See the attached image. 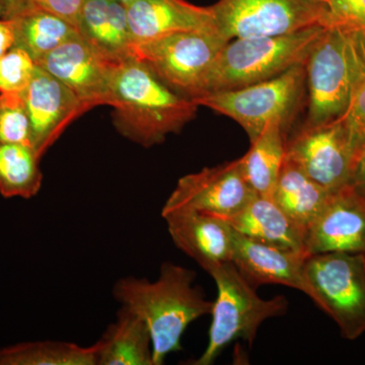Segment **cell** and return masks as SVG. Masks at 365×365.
I'll list each match as a JSON object with an SVG mask.
<instances>
[{
  "label": "cell",
  "mask_w": 365,
  "mask_h": 365,
  "mask_svg": "<svg viewBox=\"0 0 365 365\" xmlns=\"http://www.w3.org/2000/svg\"><path fill=\"white\" fill-rule=\"evenodd\" d=\"M195 278L193 270L165 262L153 282L128 276L113 287L114 299L148 326L153 365L163 364L168 355L182 350V336L190 324L211 314L213 302L195 285Z\"/></svg>",
  "instance_id": "6da1fadb"
},
{
  "label": "cell",
  "mask_w": 365,
  "mask_h": 365,
  "mask_svg": "<svg viewBox=\"0 0 365 365\" xmlns=\"http://www.w3.org/2000/svg\"><path fill=\"white\" fill-rule=\"evenodd\" d=\"M110 106L119 133L143 148L162 143L169 134L181 131L199 107L134 56L117 67Z\"/></svg>",
  "instance_id": "7a4b0ae2"
},
{
  "label": "cell",
  "mask_w": 365,
  "mask_h": 365,
  "mask_svg": "<svg viewBox=\"0 0 365 365\" xmlns=\"http://www.w3.org/2000/svg\"><path fill=\"white\" fill-rule=\"evenodd\" d=\"M307 123L339 119L365 81V36L338 25L326 26L307 57Z\"/></svg>",
  "instance_id": "3957f363"
},
{
  "label": "cell",
  "mask_w": 365,
  "mask_h": 365,
  "mask_svg": "<svg viewBox=\"0 0 365 365\" xmlns=\"http://www.w3.org/2000/svg\"><path fill=\"white\" fill-rule=\"evenodd\" d=\"M326 26H314L275 37L230 41L209 67L193 98L255 85L280 76L292 67L304 66Z\"/></svg>",
  "instance_id": "277c9868"
},
{
  "label": "cell",
  "mask_w": 365,
  "mask_h": 365,
  "mask_svg": "<svg viewBox=\"0 0 365 365\" xmlns=\"http://www.w3.org/2000/svg\"><path fill=\"white\" fill-rule=\"evenodd\" d=\"M208 274L215 281L217 297L211 309L207 346L199 359L188 362L192 365L212 364L235 340L244 339L253 344L262 324L285 314L288 307L282 295L261 299L257 288L245 279L232 261L215 266Z\"/></svg>",
  "instance_id": "5b68a950"
},
{
  "label": "cell",
  "mask_w": 365,
  "mask_h": 365,
  "mask_svg": "<svg viewBox=\"0 0 365 365\" xmlns=\"http://www.w3.org/2000/svg\"><path fill=\"white\" fill-rule=\"evenodd\" d=\"M309 297L339 327L344 339L365 333V256L322 253L307 257Z\"/></svg>",
  "instance_id": "8992f818"
},
{
  "label": "cell",
  "mask_w": 365,
  "mask_h": 365,
  "mask_svg": "<svg viewBox=\"0 0 365 365\" xmlns=\"http://www.w3.org/2000/svg\"><path fill=\"white\" fill-rule=\"evenodd\" d=\"M306 81V67L297 66L275 78L237 90L216 91L193 98L237 122L254 141L270 122L285 125Z\"/></svg>",
  "instance_id": "52a82bcc"
},
{
  "label": "cell",
  "mask_w": 365,
  "mask_h": 365,
  "mask_svg": "<svg viewBox=\"0 0 365 365\" xmlns=\"http://www.w3.org/2000/svg\"><path fill=\"white\" fill-rule=\"evenodd\" d=\"M210 9L216 30L228 42L330 25L328 6L319 0H220Z\"/></svg>",
  "instance_id": "ba28073f"
},
{
  "label": "cell",
  "mask_w": 365,
  "mask_h": 365,
  "mask_svg": "<svg viewBox=\"0 0 365 365\" xmlns=\"http://www.w3.org/2000/svg\"><path fill=\"white\" fill-rule=\"evenodd\" d=\"M227 43L218 32H177L132 45L131 53L165 85L193 98Z\"/></svg>",
  "instance_id": "9c48e42d"
},
{
  "label": "cell",
  "mask_w": 365,
  "mask_h": 365,
  "mask_svg": "<svg viewBox=\"0 0 365 365\" xmlns=\"http://www.w3.org/2000/svg\"><path fill=\"white\" fill-rule=\"evenodd\" d=\"M285 158L332 192L351 184L357 165L340 118L328 123L304 125L285 143Z\"/></svg>",
  "instance_id": "30bf717a"
},
{
  "label": "cell",
  "mask_w": 365,
  "mask_h": 365,
  "mask_svg": "<svg viewBox=\"0 0 365 365\" xmlns=\"http://www.w3.org/2000/svg\"><path fill=\"white\" fill-rule=\"evenodd\" d=\"M255 194L239 158L182 177L163 206L162 215L195 210L227 217L245 207Z\"/></svg>",
  "instance_id": "8fae6325"
},
{
  "label": "cell",
  "mask_w": 365,
  "mask_h": 365,
  "mask_svg": "<svg viewBox=\"0 0 365 365\" xmlns=\"http://www.w3.org/2000/svg\"><path fill=\"white\" fill-rule=\"evenodd\" d=\"M37 66L73 91L90 109L111 105L113 81L119 63L101 54L81 36L58 46Z\"/></svg>",
  "instance_id": "7c38bea8"
},
{
  "label": "cell",
  "mask_w": 365,
  "mask_h": 365,
  "mask_svg": "<svg viewBox=\"0 0 365 365\" xmlns=\"http://www.w3.org/2000/svg\"><path fill=\"white\" fill-rule=\"evenodd\" d=\"M23 93L31 141L41 158L74 120L91 110L73 91L38 66Z\"/></svg>",
  "instance_id": "4fadbf2b"
},
{
  "label": "cell",
  "mask_w": 365,
  "mask_h": 365,
  "mask_svg": "<svg viewBox=\"0 0 365 365\" xmlns=\"http://www.w3.org/2000/svg\"><path fill=\"white\" fill-rule=\"evenodd\" d=\"M365 256V197L352 186L334 192L307 230V256L322 253Z\"/></svg>",
  "instance_id": "5bb4252c"
},
{
  "label": "cell",
  "mask_w": 365,
  "mask_h": 365,
  "mask_svg": "<svg viewBox=\"0 0 365 365\" xmlns=\"http://www.w3.org/2000/svg\"><path fill=\"white\" fill-rule=\"evenodd\" d=\"M178 249L209 272L232 261L234 228L222 218L195 210H177L162 215Z\"/></svg>",
  "instance_id": "9a60e30c"
},
{
  "label": "cell",
  "mask_w": 365,
  "mask_h": 365,
  "mask_svg": "<svg viewBox=\"0 0 365 365\" xmlns=\"http://www.w3.org/2000/svg\"><path fill=\"white\" fill-rule=\"evenodd\" d=\"M307 258L299 252L255 241L235 230L232 262L255 288L263 284L285 285L309 297L304 275Z\"/></svg>",
  "instance_id": "2e32d148"
},
{
  "label": "cell",
  "mask_w": 365,
  "mask_h": 365,
  "mask_svg": "<svg viewBox=\"0 0 365 365\" xmlns=\"http://www.w3.org/2000/svg\"><path fill=\"white\" fill-rule=\"evenodd\" d=\"M132 45L177 32H217L210 7L186 0H135L126 6Z\"/></svg>",
  "instance_id": "e0dca14e"
},
{
  "label": "cell",
  "mask_w": 365,
  "mask_h": 365,
  "mask_svg": "<svg viewBox=\"0 0 365 365\" xmlns=\"http://www.w3.org/2000/svg\"><path fill=\"white\" fill-rule=\"evenodd\" d=\"M220 218L245 237L307 256V230L289 217L272 197L255 194L241 210Z\"/></svg>",
  "instance_id": "ac0fdd59"
},
{
  "label": "cell",
  "mask_w": 365,
  "mask_h": 365,
  "mask_svg": "<svg viewBox=\"0 0 365 365\" xmlns=\"http://www.w3.org/2000/svg\"><path fill=\"white\" fill-rule=\"evenodd\" d=\"M79 36L112 61L132 56L126 6L111 0H85L78 21Z\"/></svg>",
  "instance_id": "d6986e66"
},
{
  "label": "cell",
  "mask_w": 365,
  "mask_h": 365,
  "mask_svg": "<svg viewBox=\"0 0 365 365\" xmlns=\"http://www.w3.org/2000/svg\"><path fill=\"white\" fill-rule=\"evenodd\" d=\"M97 343V365H153L148 326L124 307H120L116 321L108 326Z\"/></svg>",
  "instance_id": "ffe728a7"
},
{
  "label": "cell",
  "mask_w": 365,
  "mask_h": 365,
  "mask_svg": "<svg viewBox=\"0 0 365 365\" xmlns=\"http://www.w3.org/2000/svg\"><path fill=\"white\" fill-rule=\"evenodd\" d=\"M333 193L285 158L271 197L289 217L307 230L321 215Z\"/></svg>",
  "instance_id": "44dd1931"
},
{
  "label": "cell",
  "mask_w": 365,
  "mask_h": 365,
  "mask_svg": "<svg viewBox=\"0 0 365 365\" xmlns=\"http://www.w3.org/2000/svg\"><path fill=\"white\" fill-rule=\"evenodd\" d=\"M284 124L270 122L240 158L242 174L255 193L272 196L285 160Z\"/></svg>",
  "instance_id": "7402d4cb"
},
{
  "label": "cell",
  "mask_w": 365,
  "mask_h": 365,
  "mask_svg": "<svg viewBox=\"0 0 365 365\" xmlns=\"http://www.w3.org/2000/svg\"><path fill=\"white\" fill-rule=\"evenodd\" d=\"M16 43L36 64L58 46L78 36V28L56 14L30 6L13 20Z\"/></svg>",
  "instance_id": "603a6c76"
},
{
  "label": "cell",
  "mask_w": 365,
  "mask_h": 365,
  "mask_svg": "<svg viewBox=\"0 0 365 365\" xmlns=\"http://www.w3.org/2000/svg\"><path fill=\"white\" fill-rule=\"evenodd\" d=\"M40 162L32 145L0 144V194L26 200L37 195L43 182Z\"/></svg>",
  "instance_id": "cb8c5ba5"
},
{
  "label": "cell",
  "mask_w": 365,
  "mask_h": 365,
  "mask_svg": "<svg viewBox=\"0 0 365 365\" xmlns=\"http://www.w3.org/2000/svg\"><path fill=\"white\" fill-rule=\"evenodd\" d=\"M98 343L37 341L0 348V365H97Z\"/></svg>",
  "instance_id": "d4e9b609"
},
{
  "label": "cell",
  "mask_w": 365,
  "mask_h": 365,
  "mask_svg": "<svg viewBox=\"0 0 365 365\" xmlns=\"http://www.w3.org/2000/svg\"><path fill=\"white\" fill-rule=\"evenodd\" d=\"M32 145L31 125L23 93H0V144Z\"/></svg>",
  "instance_id": "484cf974"
},
{
  "label": "cell",
  "mask_w": 365,
  "mask_h": 365,
  "mask_svg": "<svg viewBox=\"0 0 365 365\" xmlns=\"http://www.w3.org/2000/svg\"><path fill=\"white\" fill-rule=\"evenodd\" d=\"M37 64L20 47L14 46L0 57V93H23L30 85Z\"/></svg>",
  "instance_id": "4316f807"
},
{
  "label": "cell",
  "mask_w": 365,
  "mask_h": 365,
  "mask_svg": "<svg viewBox=\"0 0 365 365\" xmlns=\"http://www.w3.org/2000/svg\"><path fill=\"white\" fill-rule=\"evenodd\" d=\"M340 119L359 163L365 153V81L355 93L347 111Z\"/></svg>",
  "instance_id": "83f0119b"
},
{
  "label": "cell",
  "mask_w": 365,
  "mask_h": 365,
  "mask_svg": "<svg viewBox=\"0 0 365 365\" xmlns=\"http://www.w3.org/2000/svg\"><path fill=\"white\" fill-rule=\"evenodd\" d=\"M330 25L345 26L365 36V0H329Z\"/></svg>",
  "instance_id": "f1b7e54d"
},
{
  "label": "cell",
  "mask_w": 365,
  "mask_h": 365,
  "mask_svg": "<svg viewBox=\"0 0 365 365\" xmlns=\"http://www.w3.org/2000/svg\"><path fill=\"white\" fill-rule=\"evenodd\" d=\"M85 0H26L29 7L35 6L56 14L76 26L79 11Z\"/></svg>",
  "instance_id": "f546056e"
},
{
  "label": "cell",
  "mask_w": 365,
  "mask_h": 365,
  "mask_svg": "<svg viewBox=\"0 0 365 365\" xmlns=\"http://www.w3.org/2000/svg\"><path fill=\"white\" fill-rule=\"evenodd\" d=\"M16 43L14 24L11 20L0 16V57L4 56Z\"/></svg>",
  "instance_id": "4dcf8cb0"
},
{
  "label": "cell",
  "mask_w": 365,
  "mask_h": 365,
  "mask_svg": "<svg viewBox=\"0 0 365 365\" xmlns=\"http://www.w3.org/2000/svg\"><path fill=\"white\" fill-rule=\"evenodd\" d=\"M1 18L13 20L26 9H29L26 0H1Z\"/></svg>",
  "instance_id": "1f68e13d"
},
{
  "label": "cell",
  "mask_w": 365,
  "mask_h": 365,
  "mask_svg": "<svg viewBox=\"0 0 365 365\" xmlns=\"http://www.w3.org/2000/svg\"><path fill=\"white\" fill-rule=\"evenodd\" d=\"M350 186L360 195L365 197V153L357 163Z\"/></svg>",
  "instance_id": "d6a6232c"
},
{
  "label": "cell",
  "mask_w": 365,
  "mask_h": 365,
  "mask_svg": "<svg viewBox=\"0 0 365 365\" xmlns=\"http://www.w3.org/2000/svg\"><path fill=\"white\" fill-rule=\"evenodd\" d=\"M111 1L119 2V4H124V6H127L132 4V2L135 1V0H111Z\"/></svg>",
  "instance_id": "836d02e7"
},
{
  "label": "cell",
  "mask_w": 365,
  "mask_h": 365,
  "mask_svg": "<svg viewBox=\"0 0 365 365\" xmlns=\"http://www.w3.org/2000/svg\"><path fill=\"white\" fill-rule=\"evenodd\" d=\"M319 1L323 2V4H328L329 0H319Z\"/></svg>",
  "instance_id": "e575fe53"
},
{
  "label": "cell",
  "mask_w": 365,
  "mask_h": 365,
  "mask_svg": "<svg viewBox=\"0 0 365 365\" xmlns=\"http://www.w3.org/2000/svg\"><path fill=\"white\" fill-rule=\"evenodd\" d=\"M1 14H2L1 0H0V16H1Z\"/></svg>",
  "instance_id": "d590c367"
}]
</instances>
